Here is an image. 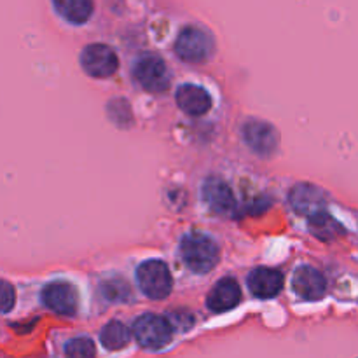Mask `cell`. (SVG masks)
I'll use <instances>...</instances> for the list:
<instances>
[{
  "mask_svg": "<svg viewBox=\"0 0 358 358\" xmlns=\"http://www.w3.org/2000/svg\"><path fill=\"white\" fill-rule=\"evenodd\" d=\"M180 255L191 271L205 275L219 262L220 248L208 234L189 233L180 241Z\"/></svg>",
  "mask_w": 358,
  "mask_h": 358,
  "instance_id": "1",
  "label": "cell"
},
{
  "mask_svg": "<svg viewBox=\"0 0 358 358\" xmlns=\"http://www.w3.org/2000/svg\"><path fill=\"white\" fill-rule=\"evenodd\" d=\"M136 280H138L142 292L149 299H164L170 296L171 289H173L170 269L163 261H157V259H150V261L140 264L136 269Z\"/></svg>",
  "mask_w": 358,
  "mask_h": 358,
  "instance_id": "2",
  "label": "cell"
},
{
  "mask_svg": "<svg viewBox=\"0 0 358 358\" xmlns=\"http://www.w3.org/2000/svg\"><path fill=\"white\" fill-rule=\"evenodd\" d=\"M133 336L142 348L161 350L171 341V325L168 318L145 313L133 324Z\"/></svg>",
  "mask_w": 358,
  "mask_h": 358,
  "instance_id": "3",
  "label": "cell"
},
{
  "mask_svg": "<svg viewBox=\"0 0 358 358\" xmlns=\"http://www.w3.org/2000/svg\"><path fill=\"white\" fill-rule=\"evenodd\" d=\"M133 79L149 93H164L171 83L166 63L156 55H147L136 59L133 65Z\"/></svg>",
  "mask_w": 358,
  "mask_h": 358,
  "instance_id": "4",
  "label": "cell"
},
{
  "mask_svg": "<svg viewBox=\"0 0 358 358\" xmlns=\"http://www.w3.org/2000/svg\"><path fill=\"white\" fill-rule=\"evenodd\" d=\"M175 52L187 63L206 62L213 52V41L201 28L185 27L175 42Z\"/></svg>",
  "mask_w": 358,
  "mask_h": 358,
  "instance_id": "5",
  "label": "cell"
},
{
  "mask_svg": "<svg viewBox=\"0 0 358 358\" xmlns=\"http://www.w3.org/2000/svg\"><path fill=\"white\" fill-rule=\"evenodd\" d=\"M80 65L84 72L96 79H105L115 73L119 66L117 55L114 49L105 44H90L80 52Z\"/></svg>",
  "mask_w": 358,
  "mask_h": 358,
  "instance_id": "6",
  "label": "cell"
},
{
  "mask_svg": "<svg viewBox=\"0 0 358 358\" xmlns=\"http://www.w3.org/2000/svg\"><path fill=\"white\" fill-rule=\"evenodd\" d=\"M42 303L55 313L63 317H72L79 308V296L72 283L51 282L42 290Z\"/></svg>",
  "mask_w": 358,
  "mask_h": 358,
  "instance_id": "7",
  "label": "cell"
},
{
  "mask_svg": "<svg viewBox=\"0 0 358 358\" xmlns=\"http://www.w3.org/2000/svg\"><path fill=\"white\" fill-rule=\"evenodd\" d=\"M243 138L247 145L259 156H271L278 147V133L271 124L262 121H248L243 126Z\"/></svg>",
  "mask_w": 358,
  "mask_h": 358,
  "instance_id": "8",
  "label": "cell"
},
{
  "mask_svg": "<svg viewBox=\"0 0 358 358\" xmlns=\"http://www.w3.org/2000/svg\"><path fill=\"white\" fill-rule=\"evenodd\" d=\"M292 287L301 299L320 301L327 290V282L324 275L313 266H301L294 273Z\"/></svg>",
  "mask_w": 358,
  "mask_h": 358,
  "instance_id": "9",
  "label": "cell"
},
{
  "mask_svg": "<svg viewBox=\"0 0 358 358\" xmlns=\"http://www.w3.org/2000/svg\"><path fill=\"white\" fill-rule=\"evenodd\" d=\"M248 289L259 299H273L283 289V275L271 268H257L248 276Z\"/></svg>",
  "mask_w": 358,
  "mask_h": 358,
  "instance_id": "10",
  "label": "cell"
},
{
  "mask_svg": "<svg viewBox=\"0 0 358 358\" xmlns=\"http://www.w3.org/2000/svg\"><path fill=\"white\" fill-rule=\"evenodd\" d=\"M203 199L215 213H229L234 208V196L229 185L222 178L210 177L203 184Z\"/></svg>",
  "mask_w": 358,
  "mask_h": 358,
  "instance_id": "11",
  "label": "cell"
},
{
  "mask_svg": "<svg viewBox=\"0 0 358 358\" xmlns=\"http://www.w3.org/2000/svg\"><path fill=\"white\" fill-rule=\"evenodd\" d=\"M241 299V290L240 285L236 283V280L233 278H222L220 282L215 283L212 290L208 294V304L210 310L213 313H224V311H229L240 303Z\"/></svg>",
  "mask_w": 358,
  "mask_h": 358,
  "instance_id": "12",
  "label": "cell"
},
{
  "mask_svg": "<svg viewBox=\"0 0 358 358\" xmlns=\"http://www.w3.org/2000/svg\"><path fill=\"white\" fill-rule=\"evenodd\" d=\"M177 105L189 115H203L212 107V98L196 84H184L177 91Z\"/></svg>",
  "mask_w": 358,
  "mask_h": 358,
  "instance_id": "13",
  "label": "cell"
},
{
  "mask_svg": "<svg viewBox=\"0 0 358 358\" xmlns=\"http://www.w3.org/2000/svg\"><path fill=\"white\" fill-rule=\"evenodd\" d=\"M324 201L325 199L320 189L310 184L297 185L290 192V203H292L294 208L299 213H303V215H310V219L324 212L322 210L324 208Z\"/></svg>",
  "mask_w": 358,
  "mask_h": 358,
  "instance_id": "14",
  "label": "cell"
},
{
  "mask_svg": "<svg viewBox=\"0 0 358 358\" xmlns=\"http://www.w3.org/2000/svg\"><path fill=\"white\" fill-rule=\"evenodd\" d=\"M55 9L70 23L83 24L93 14V3L90 0H58L55 2Z\"/></svg>",
  "mask_w": 358,
  "mask_h": 358,
  "instance_id": "15",
  "label": "cell"
},
{
  "mask_svg": "<svg viewBox=\"0 0 358 358\" xmlns=\"http://www.w3.org/2000/svg\"><path fill=\"white\" fill-rule=\"evenodd\" d=\"M129 339H131V332L119 320L108 322L100 332L101 345L107 350H110V352H117V350H122L124 346H128Z\"/></svg>",
  "mask_w": 358,
  "mask_h": 358,
  "instance_id": "16",
  "label": "cell"
},
{
  "mask_svg": "<svg viewBox=\"0 0 358 358\" xmlns=\"http://www.w3.org/2000/svg\"><path fill=\"white\" fill-rule=\"evenodd\" d=\"M66 358H96V346L90 338H76L65 346Z\"/></svg>",
  "mask_w": 358,
  "mask_h": 358,
  "instance_id": "17",
  "label": "cell"
},
{
  "mask_svg": "<svg viewBox=\"0 0 358 358\" xmlns=\"http://www.w3.org/2000/svg\"><path fill=\"white\" fill-rule=\"evenodd\" d=\"M310 224H311V231H313V234H317L320 240H329V236H334L336 227H338V222H334V220H332L325 212L311 217Z\"/></svg>",
  "mask_w": 358,
  "mask_h": 358,
  "instance_id": "18",
  "label": "cell"
},
{
  "mask_svg": "<svg viewBox=\"0 0 358 358\" xmlns=\"http://www.w3.org/2000/svg\"><path fill=\"white\" fill-rule=\"evenodd\" d=\"M101 292H103V296L110 301H124L126 297L129 296V287L128 283L122 282L121 278L107 280V282H103V285H101Z\"/></svg>",
  "mask_w": 358,
  "mask_h": 358,
  "instance_id": "19",
  "label": "cell"
},
{
  "mask_svg": "<svg viewBox=\"0 0 358 358\" xmlns=\"http://www.w3.org/2000/svg\"><path fill=\"white\" fill-rule=\"evenodd\" d=\"M168 322H170L171 327H175L177 331H187L192 325V322H194V318L189 313H185V311H175V313L168 315Z\"/></svg>",
  "mask_w": 358,
  "mask_h": 358,
  "instance_id": "20",
  "label": "cell"
},
{
  "mask_svg": "<svg viewBox=\"0 0 358 358\" xmlns=\"http://www.w3.org/2000/svg\"><path fill=\"white\" fill-rule=\"evenodd\" d=\"M16 303V292H14L13 285L3 280L2 282V313H9Z\"/></svg>",
  "mask_w": 358,
  "mask_h": 358,
  "instance_id": "21",
  "label": "cell"
}]
</instances>
